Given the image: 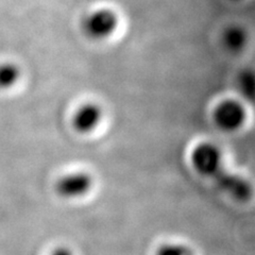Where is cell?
Instances as JSON below:
<instances>
[{
	"instance_id": "cell-5",
	"label": "cell",
	"mask_w": 255,
	"mask_h": 255,
	"mask_svg": "<svg viewBox=\"0 0 255 255\" xmlns=\"http://www.w3.org/2000/svg\"><path fill=\"white\" fill-rule=\"evenodd\" d=\"M102 117L103 111L98 103L87 102L76 110L71 123L79 134H90L97 129Z\"/></svg>"
},
{
	"instance_id": "cell-9",
	"label": "cell",
	"mask_w": 255,
	"mask_h": 255,
	"mask_svg": "<svg viewBox=\"0 0 255 255\" xmlns=\"http://www.w3.org/2000/svg\"><path fill=\"white\" fill-rule=\"evenodd\" d=\"M154 255H195V252L185 244L165 243L158 246Z\"/></svg>"
},
{
	"instance_id": "cell-1",
	"label": "cell",
	"mask_w": 255,
	"mask_h": 255,
	"mask_svg": "<svg viewBox=\"0 0 255 255\" xmlns=\"http://www.w3.org/2000/svg\"><path fill=\"white\" fill-rule=\"evenodd\" d=\"M190 162L199 174L212 180L222 193L235 201L247 202L253 197L254 189L250 181L227 168L221 151L214 143H198L191 150Z\"/></svg>"
},
{
	"instance_id": "cell-7",
	"label": "cell",
	"mask_w": 255,
	"mask_h": 255,
	"mask_svg": "<svg viewBox=\"0 0 255 255\" xmlns=\"http://www.w3.org/2000/svg\"><path fill=\"white\" fill-rule=\"evenodd\" d=\"M236 90L249 103H255V69L245 68L236 77Z\"/></svg>"
},
{
	"instance_id": "cell-4",
	"label": "cell",
	"mask_w": 255,
	"mask_h": 255,
	"mask_svg": "<svg viewBox=\"0 0 255 255\" xmlns=\"http://www.w3.org/2000/svg\"><path fill=\"white\" fill-rule=\"evenodd\" d=\"M94 178L86 171H74L62 175L54 184L57 195L66 200L86 196L93 189Z\"/></svg>"
},
{
	"instance_id": "cell-2",
	"label": "cell",
	"mask_w": 255,
	"mask_h": 255,
	"mask_svg": "<svg viewBox=\"0 0 255 255\" xmlns=\"http://www.w3.org/2000/svg\"><path fill=\"white\" fill-rule=\"evenodd\" d=\"M119 25L115 11L103 7L90 12L84 16L80 27L83 35L94 42L106 41L113 35Z\"/></svg>"
},
{
	"instance_id": "cell-8",
	"label": "cell",
	"mask_w": 255,
	"mask_h": 255,
	"mask_svg": "<svg viewBox=\"0 0 255 255\" xmlns=\"http://www.w3.org/2000/svg\"><path fill=\"white\" fill-rule=\"evenodd\" d=\"M20 69L13 62L0 63V90H10L18 82Z\"/></svg>"
},
{
	"instance_id": "cell-10",
	"label": "cell",
	"mask_w": 255,
	"mask_h": 255,
	"mask_svg": "<svg viewBox=\"0 0 255 255\" xmlns=\"http://www.w3.org/2000/svg\"><path fill=\"white\" fill-rule=\"evenodd\" d=\"M50 255H75V253L67 246H59L50 253Z\"/></svg>"
},
{
	"instance_id": "cell-6",
	"label": "cell",
	"mask_w": 255,
	"mask_h": 255,
	"mask_svg": "<svg viewBox=\"0 0 255 255\" xmlns=\"http://www.w3.org/2000/svg\"><path fill=\"white\" fill-rule=\"evenodd\" d=\"M222 46L231 53H239L246 49L249 43V33L245 27L238 23L229 25L222 31Z\"/></svg>"
},
{
	"instance_id": "cell-11",
	"label": "cell",
	"mask_w": 255,
	"mask_h": 255,
	"mask_svg": "<svg viewBox=\"0 0 255 255\" xmlns=\"http://www.w3.org/2000/svg\"><path fill=\"white\" fill-rule=\"evenodd\" d=\"M233 1H238V0H233Z\"/></svg>"
},
{
	"instance_id": "cell-3",
	"label": "cell",
	"mask_w": 255,
	"mask_h": 255,
	"mask_svg": "<svg viewBox=\"0 0 255 255\" xmlns=\"http://www.w3.org/2000/svg\"><path fill=\"white\" fill-rule=\"evenodd\" d=\"M247 110L244 103L236 99H225L217 103L213 111V121L223 132L233 133L247 123Z\"/></svg>"
}]
</instances>
